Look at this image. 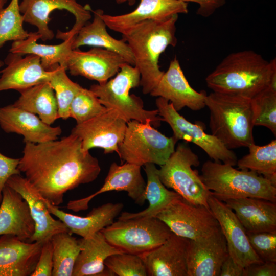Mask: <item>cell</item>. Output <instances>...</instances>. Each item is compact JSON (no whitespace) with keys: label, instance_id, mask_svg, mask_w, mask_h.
I'll list each match as a JSON object with an SVG mask.
<instances>
[{"label":"cell","instance_id":"cell-1","mask_svg":"<svg viewBox=\"0 0 276 276\" xmlns=\"http://www.w3.org/2000/svg\"><path fill=\"white\" fill-rule=\"evenodd\" d=\"M25 143L18 169L53 205H60L65 193L93 182L101 172L98 159L84 151L81 140L72 133L59 140Z\"/></svg>","mask_w":276,"mask_h":276},{"label":"cell","instance_id":"cell-2","mask_svg":"<svg viewBox=\"0 0 276 276\" xmlns=\"http://www.w3.org/2000/svg\"><path fill=\"white\" fill-rule=\"evenodd\" d=\"M213 92L250 99L265 89L276 88V60L270 61L252 50L226 56L205 78Z\"/></svg>","mask_w":276,"mask_h":276},{"label":"cell","instance_id":"cell-3","mask_svg":"<svg viewBox=\"0 0 276 276\" xmlns=\"http://www.w3.org/2000/svg\"><path fill=\"white\" fill-rule=\"evenodd\" d=\"M178 14L161 20H147L130 27L122 33L134 59V66L141 75L140 85L148 94L158 84L163 71L160 69V55L169 46L175 47Z\"/></svg>","mask_w":276,"mask_h":276},{"label":"cell","instance_id":"cell-4","mask_svg":"<svg viewBox=\"0 0 276 276\" xmlns=\"http://www.w3.org/2000/svg\"><path fill=\"white\" fill-rule=\"evenodd\" d=\"M210 112L211 134L228 149L248 147L255 143L251 99L212 92L205 100Z\"/></svg>","mask_w":276,"mask_h":276},{"label":"cell","instance_id":"cell-5","mask_svg":"<svg viewBox=\"0 0 276 276\" xmlns=\"http://www.w3.org/2000/svg\"><path fill=\"white\" fill-rule=\"evenodd\" d=\"M200 177L211 193L217 198L255 197L276 202V185L257 173L239 170L233 166L207 160Z\"/></svg>","mask_w":276,"mask_h":276},{"label":"cell","instance_id":"cell-6","mask_svg":"<svg viewBox=\"0 0 276 276\" xmlns=\"http://www.w3.org/2000/svg\"><path fill=\"white\" fill-rule=\"evenodd\" d=\"M140 81L137 68L125 63L113 78L102 84L92 85L89 89L106 108L117 110L127 123L132 120L141 122L149 121L152 125L159 126L162 119L157 109H145L141 98L130 94L132 88L140 85Z\"/></svg>","mask_w":276,"mask_h":276},{"label":"cell","instance_id":"cell-7","mask_svg":"<svg viewBox=\"0 0 276 276\" xmlns=\"http://www.w3.org/2000/svg\"><path fill=\"white\" fill-rule=\"evenodd\" d=\"M178 141L167 137L152 126L150 121L130 120L118 153L122 162L141 167L151 163L163 165L175 149Z\"/></svg>","mask_w":276,"mask_h":276},{"label":"cell","instance_id":"cell-8","mask_svg":"<svg viewBox=\"0 0 276 276\" xmlns=\"http://www.w3.org/2000/svg\"><path fill=\"white\" fill-rule=\"evenodd\" d=\"M200 164L198 156L186 143H179L157 173L163 184L172 189L183 199L194 204L209 208L211 191L202 181L197 170L192 167Z\"/></svg>","mask_w":276,"mask_h":276},{"label":"cell","instance_id":"cell-9","mask_svg":"<svg viewBox=\"0 0 276 276\" xmlns=\"http://www.w3.org/2000/svg\"><path fill=\"white\" fill-rule=\"evenodd\" d=\"M100 232L117 249L139 256L160 245L172 233L156 217L118 219Z\"/></svg>","mask_w":276,"mask_h":276},{"label":"cell","instance_id":"cell-10","mask_svg":"<svg viewBox=\"0 0 276 276\" xmlns=\"http://www.w3.org/2000/svg\"><path fill=\"white\" fill-rule=\"evenodd\" d=\"M158 115L171 128L173 137L178 140L191 142L201 148L214 162L236 166L237 157L212 134L206 133L201 122L192 123L180 115L171 103L163 98L155 101Z\"/></svg>","mask_w":276,"mask_h":276},{"label":"cell","instance_id":"cell-11","mask_svg":"<svg viewBox=\"0 0 276 276\" xmlns=\"http://www.w3.org/2000/svg\"><path fill=\"white\" fill-rule=\"evenodd\" d=\"M19 9L24 22L36 27L43 41L52 40L54 34L49 27L50 15L56 10H65L72 14L75 22L69 31L58 30L56 37L63 40L75 36L91 18V7L83 6L77 0H21Z\"/></svg>","mask_w":276,"mask_h":276},{"label":"cell","instance_id":"cell-12","mask_svg":"<svg viewBox=\"0 0 276 276\" xmlns=\"http://www.w3.org/2000/svg\"><path fill=\"white\" fill-rule=\"evenodd\" d=\"M156 218L173 233L189 240L206 237L220 228L209 208L192 204L182 197L173 202Z\"/></svg>","mask_w":276,"mask_h":276},{"label":"cell","instance_id":"cell-13","mask_svg":"<svg viewBox=\"0 0 276 276\" xmlns=\"http://www.w3.org/2000/svg\"><path fill=\"white\" fill-rule=\"evenodd\" d=\"M126 128L127 122L118 111L109 108L88 121L77 124L71 133L81 140L84 151L100 148L105 154L118 153Z\"/></svg>","mask_w":276,"mask_h":276},{"label":"cell","instance_id":"cell-14","mask_svg":"<svg viewBox=\"0 0 276 276\" xmlns=\"http://www.w3.org/2000/svg\"><path fill=\"white\" fill-rule=\"evenodd\" d=\"M141 169L140 166L127 162L121 165L112 163L104 182L99 190L86 197L70 201L66 208L75 212L86 210L94 197L112 191H125L135 203L143 205L146 200V182L142 175Z\"/></svg>","mask_w":276,"mask_h":276},{"label":"cell","instance_id":"cell-15","mask_svg":"<svg viewBox=\"0 0 276 276\" xmlns=\"http://www.w3.org/2000/svg\"><path fill=\"white\" fill-rule=\"evenodd\" d=\"M208 203L219 223L231 258L244 268L253 263L262 262L252 249L247 233L234 211L211 193Z\"/></svg>","mask_w":276,"mask_h":276},{"label":"cell","instance_id":"cell-16","mask_svg":"<svg viewBox=\"0 0 276 276\" xmlns=\"http://www.w3.org/2000/svg\"><path fill=\"white\" fill-rule=\"evenodd\" d=\"M125 63L127 62L119 54L93 47L87 51L72 50L65 67L72 76H83L102 84L114 76Z\"/></svg>","mask_w":276,"mask_h":276},{"label":"cell","instance_id":"cell-17","mask_svg":"<svg viewBox=\"0 0 276 276\" xmlns=\"http://www.w3.org/2000/svg\"><path fill=\"white\" fill-rule=\"evenodd\" d=\"M153 97H162L170 101L179 111L184 107L200 110L205 107V91L198 92L189 84L176 57L170 61L156 86L150 93Z\"/></svg>","mask_w":276,"mask_h":276},{"label":"cell","instance_id":"cell-18","mask_svg":"<svg viewBox=\"0 0 276 276\" xmlns=\"http://www.w3.org/2000/svg\"><path fill=\"white\" fill-rule=\"evenodd\" d=\"M228 255L221 228L206 237L189 240L188 276H219L221 266Z\"/></svg>","mask_w":276,"mask_h":276},{"label":"cell","instance_id":"cell-19","mask_svg":"<svg viewBox=\"0 0 276 276\" xmlns=\"http://www.w3.org/2000/svg\"><path fill=\"white\" fill-rule=\"evenodd\" d=\"M26 201L35 223V232L29 242H41L50 240L54 235L68 232L69 229L61 221L55 220L51 215L42 197L31 183L21 174L11 176L6 182Z\"/></svg>","mask_w":276,"mask_h":276},{"label":"cell","instance_id":"cell-20","mask_svg":"<svg viewBox=\"0 0 276 276\" xmlns=\"http://www.w3.org/2000/svg\"><path fill=\"white\" fill-rule=\"evenodd\" d=\"M189 239L172 233L160 245L140 256L148 276H188Z\"/></svg>","mask_w":276,"mask_h":276},{"label":"cell","instance_id":"cell-21","mask_svg":"<svg viewBox=\"0 0 276 276\" xmlns=\"http://www.w3.org/2000/svg\"><path fill=\"white\" fill-rule=\"evenodd\" d=\"M23 56L10 52L5 59L6 67L1 71L0 91L14 89L19 92L49 82L53 71L45 70L40 57L33 54Z\"/></svg>","mask_w":276,"mask_h":276},{"label":"cell","instance_id":"cell-22","mask_svg":"<svg viewBox=\"0 0 276 276\" xmlns=\"http://www.w3.org/2000/svg\"><path fill=\"white\" fill-rule=\"evenodd\" d=\"M0 127L6 133L24 136V142L38 144L57 140L60 126L52 127L37 116L13 104L0 107Z\"/></svg>","mask_w":276,"mask_h":276},{"label":"cell","instance_id":"cell-23","mask_svg":"<svg viewBox=\"0 0 276 276\" xmlns=\"http://www.w3.org/2000/svg\"><path fill=\"white\" fill-rule=\"evenodd\" d=\"M43 243L29 242L12 235L0 236V276H29L38 261Z\"/></svg>","mask_w":276,"mask_h":276},{"label":"cell","instance_id":"cell-24","mask_svg":"<svg viewBox=\"0 0 276 276\" xmlns=\"http://www.w3.org/2000/svg\"><path fill=\"white\" fill-rule=\"evenodd\" d=\"M188 3L180 0H140L138 6L126 14H102L106 26L122 34L130 27L147 20H161L179 14H187Z\"/></svg>","mask_w":276,"mask_h":276},{"label":"cell","instance_id":"cell-25","mask_svg":"<svg viewBox=\"0 0 276 276\" xmlns=\"http://www.w3.org/2000/svg\"><path fill=\"white\" fill-rule=\"evenodd\" d=\"M235 213L246 233L276 231V204L259 198H218Z\"/></svg>","mask_w":276,"mask_h":276},{"label":"cell","instance_id":"cell-26","mask_svg":"<svg viewBox=\"0 0 276 276\" xmlns=\"http://www.w3.org/2000/svg\"><path fill=\"white\" fill-rule=\"evenodd\" d=\"M35 232V223L26 201L20 194L6 186L0 204V236L12 235L28 241Z\"/></svg>","mask_w":276,"mask_h":276},{"label":"cell","instance_id":"cell-27","mask_svg":"<svg viewBox=\"0 0 276 276\" xmlns=\"http://www.w3.org/2000/svg\"><path fill=\"white\" fill-rule=\"evenodd\" d=\"M50 213L57 217L67 226L71 234L82 238L89 237L110 225L122 212V203L108 202L93 208L86 216L66 213L42 198Z\"/></svg>","mask_w":276,"mask_h":276},{"label":"cell","instance_id":"cell-28","mask_svg":"<svg viewBox=\"0 0 276 276\" xmlns=\"http://www.w3.org/2000/svg\"><path fill=\"white\" fill-rule=\"evenodd\" d=\"M94 18L91 22L86 24L74 36L73 50L83 45L101 48L116 52L121 55L126 62L134 66V59L128 44L123 39L118 40L110 35L102 14L101 9L92 10Z\"/></svg>","mask_w":276,"mask_h":276},{"label":"cell","instance_id":"cell-29","mask_svg":"<svg viewBox=\"0 0 276 276\" xmlns=\"http://www.w3.org/2000/svg\"><path fill=\"white\" fill-rule=\"evenodd\" d=\"M80 251L76 259L72 276L101 275L104 262L109 256L123 252L111 245L103 234L98 232L78 240Z\"/></svg>","mask_w":276,"mask_h":276},{"label":"cell","instance_id":"cell-30","mask_svg":"<svg viewBox=\"0 0 276 276\" xmlns=\"http://www.w3.org/2000/svg\"><path fill=\"white\" fill-rule=\"evenodd\" d=\"M40 36L36 32H30L25 39L13 41L10 52L22 56L33 54L40 57L43 67L52 70L59 65L65 67L67 58L72 51L74 37H70L58 44L48 45L37 43Z\"/></svg>","mask_w":276,"mask_h":276},{"label":"cell","instance_id":"cell-31","mask_svg":"<svg viewBox=\"0 0 276 276\" xmlns=\"http://www.w3.org/2000/svg\"><path fill=\"white\" fill-rule=\"evenodd\" d=\"M147 176L145 198L149 205L145 210L136 212H124L120 213L119 220L140 218L156 217L163 210L181 197L174 191L169 190L161 182L158 175V169L151 163L144 165Z\"/></svg>","mask_w":276,"mask_h":276},{"label":"cell","instance_id":"cell-32","mask_svg":"<svg viewBox=\"0 0 276 276\" xmlns=\"http://www.w3.org/2000/svg\"><path fill=\"white\" fill-rule=\"evenodd\" d=\"M20 96L13 104L36 115L51 125L59 118L54 91L49 82L42 83L19 91Z\"/></svg>","mask_w":276,"mask_h":276},{"label":"cell","instance_id":"cell-33","mask_svg":"<svg viewBox=\"0 0 276 276\" xmlns=\"http://www.w3.org/2000/svg\"><path fill=\"white\" fill-rule=\"evenodd\" d=\"M247 148L248 153L237 160L238 169L255 172L276 185V140L264 146L253 143Z\"/></svg>","mask_w":276,"mask_h":276},{"label":"cell","instance_id":"cell-34","mask_svg":"<svg viewBox=\"0 0 276 276\" xmlns=\"http://www.w3.org/2000/svg\"><path fill=\"white\" fill-rule=\"evenodd\" d=\"M53 246L52 276H72L80 251L77 240L68 232L57 233L51 239Z\"/></svg>","mask_w":276,"mask_h":276},{"label":"cell","instance_id":"cell-35","mask_svg":"<svg viewBox=\"0 0 276 276\" xmlns=\"http://www.w3.org/2000/svg\"><path fill=\"white\" fill-rule=\"evenodd\" d=\"M52 71L49 83L55 93L58 117L66 120L70 118V108L73 100L82 87L70 79L64 67L58 65Z\"/></svg>","mask_w":276,"mask_h":276},{"label":"cell","instance_id":"cell-36","mask_svg":"<svg viewBox=\"0 0 276 276\" xmlns=\"http://www.w3.org/2000/svg\"><path fill=\"white\" fill-rule=\"evenodd\" d=\"M24 22L19 0H11L0 10V48L8 41L21 40L28 36L29 33L24 29Z\"/></svg>","mask_w":276,"mask_h":276},{"label":"cell","instance_id":"cell-37","mask_svg":"<svg viewBox=\"0 0 276 276\" xmlns=\"http://www.w3.org/2000/svg\"><path fill=\"white\" fill-rule=\"evenodd\" d=\"M254 125L268 128L276 135V88L269 87L251 99Z\"/></svg>","mask_w":276,"mask_h":276},{"label":"cell","instance_id":"cell-38","mask_svg":"<svg viewBox=\"0 0 276 276\" xmlns=\"http://www.w3.org/2000/svg\"><path fill=\"white\" fill-rule=\"evenodd\" d=\"M107 110L93 92L82 87L71 104L70 118L74 119L77 124H80Z\"/></svg>","mask_w":276,"mask_h":276},{"label":"cell","instance_id":"cell-39","mask_svg":"<svg viewBox=\"0 0 276 276\" xmlns=\"http://www.w3.org/2000/svg\"><path fill=\"white\" fill-rule=\"evenodd\" d=\"M105 266L118 276H148L142 257L137 255L122 252L106 258Z\"/></svg>","mask_w":276,"mask_h":276},{"label":"cell","instance_id":"cell-40","mask_svg":"<svg viewBox=\"0 0 276 276\" xmlns=\"http://www.w3.org/2000/svg\"><path fill=\"white\" fill-rule=\"evenodd\" d=\"M247 235L252 249L263 262H276V231Z\"/></svg>","mask_w":276,"mask_h":276},{"label":"cell","instance_id":"cell-41","mask_svg":"<svg viewBox=\"0 0 276 276\" xmlns=\"http://www.w3.org/2000/svg\"><path fill=\"white\" fill-rule=\"evenodd\" d=\"M53 250L51 240L43 243L38 261L31 276H52Z\"/></svg>","mask_w":276,"mask_h":276},{"label":"cell","instance_id":"cell-42","mask_svg":"<svg viewBox=\"0 0 276 276\" xmlns=\"http://www.w3.org/2000/svg\"><path fill=\"white\" fill-rule=\"evenodd\" d=\"M20 158L7 157L0 152V204L2 191L8 179L13 175L21 174L18 169Z\"/></svg>","mask_w":276,"mask_h":276},{"label":"cell","instance_id":"cell-43","mask_svg":"<svg viewBox=\"0 0 276 276\" xmlns=\"http://www.w3.org/2000/svg\"><path fill=\"white\" fill-rule=\"evenodd\" d=\"M276 262L253 263L244 268V276H275Z\"/></svg>","mask_w":276,"mask_h":276},{"label":"cell","instance_id":"cell-44","mask_svg":"<svg viewBox=\"0 0 276 276\" xmlns=\"http://www.w3.org/2000/svg\"><path fill=\"white\" fill-rule=\"evenodd\" d=\"M188 3H195L198 4L197 14L204 17L213 15L216 10L223 6L226 0H180Z\"/></svg>","mask_w":276,"mask_h":276},{"label":"cell","instance_id":"cell-45","mask_svg":"<svg viewBox=\"0 0 276 276\" xmlns=\"http://www.w3.org/2000/svg\"><path fill=\"white\" fill-rule=\"evenodd\" d=\"M244 268L228 255L221 266L219 276H244Z\"/></svg>","mask_w":276,"mask_h":276},{"label":"cell","instance_id":"cell-46","mask_svg":"<svg viewBox=\"0 0 276 276\" xmlns=\"http://www.w3.org/2000/svg\"><path fill=\"white\" fill-rule=\"evenodd\" d=\"M116 2L118 4L128 2L129 5H132L134 3L135 0H116Z\"/></svg>","mask_w":276,"mask_h":276},{"label":"cell","instance_id":"cell-47","mask_svg":"<svg viewBox=\"0 0 276 276\" xmlns=\"http://www.w3.org/2000/svg\"><path fill=\"white\" fill-rule=\"evenodd\" d=\"M7 0H0V10L4 8V6L6 3Z\"/></svg>","mask_w":276,"mask_h":276},{"label":"cell","instance_id":"cell-48","mask_svg":"<svg viewBox=\"0 0 276 276\" xmlns=\"http://www.w3.org/2000/svg\"><path fill=\"white\" fill-rule=\"evenodd\" d=\"M4 62L0 60V73H1V68L4 65Z\"/></svg>","mask_w":276,"mask_h":276}]
</instances>
